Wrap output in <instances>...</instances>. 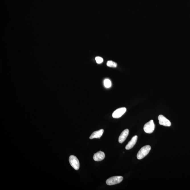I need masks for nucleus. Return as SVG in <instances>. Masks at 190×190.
Instances as JSON below:
<instances>
[{
    "mask_svg": "<svg viewBox=\"0 0 190 190\" xmlns=\"http://www.w3.org/2000/svg\"><path fill=\"white\" fill-rule=\"evenodd\" d=\"M151 149L150 146H143L139 151L137 154V158L138 160H141L146 157L149 153Z\"/></svg>",
    "mask_w": 190,
    "mask_h": 190,
    "instance_id": "f257e3e1",
    "label": "nucleus"
},
{
    "mask_svg": "<svg viewBox=\"0 0 190 190\" xmlns=\"http://www.w3.org/2000/svg\"><path fill=\"white\" fill-rule=\"evenodd\" d=\"M69 162L71 166L76 170H79L80 163L78 159L74 156L71 155L70 157Z\"/></svg>",
    "mask_w": 190,
    "mask_h": 190,
    "instance_id": "20e7f679",
    "label": "nucleus"
},
{
    "mask_svg": "<svg viewBox=\"0 0 190 190\" xmlns=\"http://www.w3.org/2000/svg\"><path fill=\"white\" fill-rule=\"evenodd\" d=\"M155 128V124L152 120H151L147 123L145 124L144 126V130L146 133L151 134L153 132Z\"/></svg>",
    "mask_w": 190,
    "mask_h": 190,
    "instance_id": "7ed1b4c3",
    "label": "nucleus"
},
{
    "mask_svg": "<svg viewBox=\"0 0 190 190\" xmlns=\"http://www.w3.org/2000/svg\"><path fill=\"white\" fill-rule=\"evenodd\" d=\"M104 130L103 129H101L99 130L94 132L91 134L89 138L90 139L94 138H100L102 136Z\"/></svg>",
    "mask_w": 190,
    "mask_h": 190,
    "instance_id": "9d476101",
    "label": "nucleus"
},
{
    "mask_svg": "<svg viewBox=\"0 0 190 190\" xmlns=\"http://www.w3.org/2000/svg\"><path fill=\"white\" fill-rule=\"evenodd\" d=\"M104 85L105 87L107 88H110L111 86L112 83L110 79H106L104 81Z\"/></svg>",
    "mask_w": 190,
    "mask_h": 190,
    "instance_id": "9b49d317",
    "label": "nucleus"
},
{
    "mask_svg": "<svg viewBox=\"0 0 190 190\" xmlns=\"http://www.w3.org/2000/svg\"><path fill=\"white\" fill-rule=\"evenodd\" d=\"M159 123L160 125L165 126H170L171 123L170 121L165 117L162 115H160L158 117Z\"/></svg>",
    "mask_w": 190,
    "mask_h": 190,
    "instance_id": "423d86ee",
    "label": "nucleus"
},
{
    "mask_svg": "<svg viewBox=\"0 0 190 190\" xmlns=\"http://www.w3.org/2000/svg\"><path fill=\"white\" fill-rule=\"evenodd\" d=\"M105 154L104 152L99 151L94 154L93 159L96 161H100L104 159Z\"/></svg>",
    "mask_w": 190,
    "mask_h": 190,
    "instance_id": "6e6552de",
    "label": "nucleus"
},
{
    "mask_svg": "<svg viewBox=\"0 0 190 190\" xmlns=\"http://www.w3.org/2000/svg\"><path fill=\"white\" fill-rule=\"evenodd\" d=\"M137 139L138 136L136 135L133 137L132 138L130 141L128 143V144L126 146L125 149L128 150L132 148L134 145H135L136 143Z\"/></svg>",
    "mask_w": 190,
    "mask_h": 190,
    "instance_id": "1a4fd4ad",
    "label": "nucleus"
},
{
    "mask_svg": "<svg viewBox=\"0 0 190 190\" xmlns=\"http://www.w3.org/2000/svg\"><path fill=\"white\" fill-rule=\"evenodd\" d=\"M123 178L121 176H113L108 179L106 183L108 185H113L120 183L123 180Z\"/></svg>",
    "mask_w": 190,
    "mask_h": 190,
    "instance_id": "f03ea898",
    "label": "nucleus"
},
{
    "mask_svg": "<svg viewBox=\"0 0 190 190\" xmlns=\"http://www.w3.org/2000/svg\"><path fill=\"white\" fill-rule=\"evenodd\" d=\"M129 132V130L128 129H125L122 132L119 138V143H122L124 142L128 136Z\"/></svg>",
    "mask_w": 190,
    "mask_h": 190,
    "instance_id": "0eeeda50",
    "label": "nucleus"
},
{
    "mask_svg": "<svg viewBox=\"0 0 190 190\" xmlns=\"http://www.w3.org/2000/svg\"><path fill=\"white\" fill-rule=\"evenodd\" d=\"M126 111L125 107H121L117 109L113 114V117L115 119H119L120 118Z\"/></svg>",
    "mask_w": 190,
    "mask_h": 190,
    "instance_id": "39448f33",
    "label": "nucleus"
},
{
    "mask_svg": "<svg viewBox=\"0 0 190 190\" xmlns=\"http://www.w3.org/2000/svg\"><path fill=\"white\" fill-rule=\"evenodd\" d=\"M95 60L97 64H101L103 62V59L101 57L98 56L95 58Z\"/></svg>",
    "mask_w": 190,
    "mask_h": 190,
    "instance_id": "ddd939ff",
    "label": "nucleus"
},
{
    "mask_svg": "<svg viewBox=\"0 0 190 190\" xmlns=\"http://www.w3.org/2000/svg\"><path fill=\"white\" fill-rule=\"evenodd\" d=\"M107 65L109 67L116 68L117 66V64L113 61H109L107 63Z\"/></svg>",
    "mask_w": 190,
    "mask_h": 190,
    "instance_id": "f8f14e48",
    "label": "nucleus"
}]
</instances>
